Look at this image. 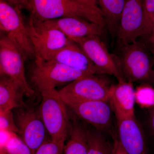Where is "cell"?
I'll list each match as a JSON object with an SVG mask.
<instances>
[{
  "label": "cell",
  "mask_w": 154,
  "mask_h": 154,
  "mask_svg": "<svg viewBox=\"0 0 154 154\" xmlns=\"http://www.w3.org/2000/svg\"><path fill=\"white\" fill-rule=\"evenodd\" d=\"M30 16L44 21L66 17H76L106 26L102 14L86 7L77 0H29Z\"/></svg>",
  "instance_id": "6da1fadb"
},
{
  "label": "cell",
  "mask_w": 154,
  "mask_h": 154,
  "mask_svg": "<svg viewBox=\"0 0 154 154\" xmlns=\"http://www.w3.org/2000/svg\"><path fill=\"white\" fill-rule=\"evenodd\" d=\"M28 81L33 90L43 91L63 85L90 75L69 67L55 61L44 60L34 58L28 70Z\"/></svg>",
  "instance_id": "7a4b0ae2"
},
{
  "label": "cell",
  "mask_w": 154,
  "mask_h": 154,
  "mask_svg": "<svg viewBox=\"0 0 154 154\" xmlns=\"http://www.w3.org/2000/svg\"><path fill=\"white\" fill-rule=\"evenodd\" d=\"M42 101L38 113L51 139L64 142L71 128L66 104L55 89L40 93Z\"/></svg>",
  "instance_id": "3957f363"
},
{
  "label": "cell",
  "mask_w": 154,
  "mask_h": 154,
  "mask_svg": "<svg viewBox=\"0 0 154 154\" xmlns=\"http://www.w3.org/2000/svg\"><path fill=\"white\" fill-rule=\"evenodd\" d=\"M112 85L104 77L90 74L68 84L58 92L69 106L82 101H110Z\"/></svg>",
  "instance_id": "277c9868"
},
{
  "label": "cell",
  "mask_w": 154,
  "mask_h": 154,
  "mask_svg": "<svg viewBox=\"0 0 154 154\" xmlns=\"http://www.w3.org/2000/svg\"><path fill=\"white\" fill-rule=\"evenodd\" d=\"M27 27L35 58L38 59L51 60L58 51L71 42L60 30L31 16Z\"/></svg>",
  "instance_id": "5b68a950"
},
{
  "label": "cell",
  "mask_w": 154,
  "mask_h": 154,
  "mask_svg": "<svg viewBox=\"0 0 154 154\" xmlns=\"http://www.w3.org/2000/svg\"><path fill=\"white\" fill-rule=\"evenodd\" d=\"M0 30L21 51L26 59L35 58L32 43L21 9L0 1Z\"/></svg>",
  "instance_id": "8992f818"
},
{
  "label": "cell",
  "mask_w": 154,
  "mask_h": 154,
  "mask_svg": "<svg viewBox=\"0 0 154 154\" xmlns=\"http://www.w3.org/2000/svg\"><path fill=\"white\" fill-rule=\"evenodd\" d=\"M116 57L122 74L127 82H150L153 74L152 62L145 47L137 41L121 47Z\"/></svg>",
  "instance_id": "52a82bcc"
},
{
  "label": "cell",
  "mask_w": 154,
  "mask_h": 154,
  "mask_svg": "<svg viewBox=\"0 0 154 154\" xmlns=\"http://www.w3.org/2000/svg\"><path fill=\"white\" fill-rule=\"evenodd\" d=\"M27 59L21 51L6 35L0 38V75L10 78L25 91V95L33 97L36 91L31 88L25 75V62Z\"/></svg>",
  "instance_id": "ba28073f"
},
{
  "label": "cell",
  "mask_w": 154,
  "mask_h": 154,
  "mask_svg": "<svg viewBox=\"0 0 154 154\" xmlns=\"http://www.w3.org/2000/svg\"><path fill=\"white\" fill-rule=\"evenodd\" d=\"M71 40L78 44L88 55L94 63L97 74L113 75L118 82L126 81L119 66L117 58L109 53L100 36L91 35Z\"/></svg>",
  "instance_id": "9c48e42d"
},
{
  "label": "cell",
  "mask_w": 154,
  "mask_h": 154,
  "mask_svg": "<svg viewBox=\"0 0 154 154\" xmlns=\"http://www.w3.org/2000/svg\"><path fill=\"white\" fill-rule=\"evenodd\" d=\"M13 111L18 135L34 154L47 141L46 135L48 134L38 110L27 106L14 109Z\"/></svg>",
  "instance_id": "30bf717a"
},
{
  "label": "cell",
  "mask_w": 154,
  "mask_h": 154,
  "mask_svg": "<svg viewBox=\"0 0 154 154\" xmlns=\"http://www.w3.org/2000/svg\"><path fill=\"white\" fill-rule=\"evenodd\" d=\"M143 0H125L117 32L119 47L137 41L143 36Z\"/></svg>",
  "instance_id": "8fae6325"
},
{
  "label": "cell",
  "mask_w": 154,
  "mask_h": 154,
  "mask_svg": "<svg viewBox=\"0 0 154 154\" xmlns=\"http://www.w3.org/2000/svg\"><path fill=\"white\" fill-rule=\"evenodd\" d=\"M68 107L77 118L105 133L108 132L112 125V105L110 101H82Z\"/></svg>",
  "instance_id": "7c38bea8"
},
{
  "label": "cell",
  "mask_w": 154,
  "mask_h": 154,
  "mask_svg": "<svg viewBox=\"0 0 154 154\" xmlns=\"http://www.w3.org/2000/svg\"><path fill=\"white\" fill-rule=\"evenodd\" d=\"M119 141L128 154H148L143 130L136 117L116 118Z\"/></svg>",
  "instance_id": "4fadbf2b"
},
{
  "label": "cell",
  "mask_w": 154,
  "mask_h": 154,
  "mask_svg": "<svg viewBox=\"0 0 154 154\" xmlns=\"http://www.w3.org/2000/svg\"><path fill=\"white\" fill-rule=\"evenodd\" d=\"M48 26L60 30L70 40L91 35L101 36L103 29L100 25L76 17H66L43 21Z\"/></svg>",
  "instance_id": "5bb4252c"
},
{
  "label": "cell",
  "mask_w": 154,
  "mask_h": 154,
  "mask_svg": "<svg viewBox=\"0 0 154 154\" xmlns=\"http://www.w3.org/2000/svg\"><path fill=\"white\" fill-rule=\"evenodd\" d=\"M110 102L116 118L135 117V91L132 83L121 81L113 85Z\"/></svg>",
  "instance_id": "9a60e30c"
},
{
  "label": "cell",
  "mask_w": 154,
  "mask_h": 154,
  "mask_svg": "<svg viewBox=\"0 0 154 154\" xmlns=\"http://www.w3.org/2000/svg\"><path fill=\"white\" fill-rule=\"evenodd\" d=\"M51 60L89 74H97L94 63L83 49L72 41L58 51Z\"/></svg>",
  "instance_id": "2e32d148"
},
{
  "label": "cell",
  "mask_w": 154,
  "mask_h": 154,
  "mask_svg": "<svg viewBox=\"0 0 154 154\" xmlns=\"http://www.w3.org/2000/svg\"><path fill=\"white\" fill-rule=\"evenodd\" d=\"M25 92L19 85L8 77L0 79V112L27 105L23 100Z\"/></svg>",
  "instance_id": "e0dca14e"
},
{
  "label": "cell",
  "mask_w": 154,
  "mask_h": 154,
  "mask_svg": "<svg viewBox=\"0 0 154 154\" xmlns=\"http://www.w3.org/2000/svg\"><path fill=\"white\" fill-rule=\"evenodd\" d=\"M69 140L64 154H88V128L72 119Z\"/></svg>",
  "instance_id": "ac0fdd59"
},
{
  "label": "cell",
  "mask_w": 154,
  "mask_h": 154,
  "mask_svg": "<svg viewBox=\"0 0 154 154\" xmlns=\"http://www.w3.org/2000/svg\"><path fill=\"white\" fill-rule=\"evenodd\" d=\"M97 2L111 35H117L125 0H97Z\"/></svg>",
  "instance_id": "d6986e66"
},
{
  "label": "cell",
  "mask_w": 154,
  "mask_h": 154,
  "mask_svg": "<svg viewBox=\"0 0 154 154\" xmlns=\"http://www.w3.org/2000/svg\"><path fill=\"white\" fill-rule=\"evenodd\" d=\"M88 144L87 154H113V143L95 128H88Z\"/></svg>",
  "instance_id": "ffe728a7"
},
{
  "label": "cell",
  "mask_w": 154,
  "mask_h": 154,
  "mask_svg": "<svg viewBox=\"0 0 154 154\" xmlns=\"http://www.w3.org/2000/svg\"><path fill=\"white\" fill-rule=\"evenodd\" d=\"M0 154H34L31 149L16 134L5 145L0 146Z\"/></svg>",
  "instance_id": "44dd1931"
},
{
  "label": "cell",
  "mask_w": 154,
  "mask_h": 154,
  "mask_svg": "<svg viewBox=\"0 0 154 154\" xmlns=\"http://www.w3.org/2000/svg\"><path fill=\"white\" fill-rule=\"evenodd\" d=\"M136 102L143 107L154 106V90L148 86H141L135 91Z\"/></svg>",
  "instance_id": "7402d4cb"
},
{
  "label": "cell",
  "mask_w": 154,
  "mask_h": 154,
  "mask_svg": "<svg viewBox=\"0 0 154 154\" xmlns=\"http://www.w3.org/2000/svg\"><path fill=\"white\" fill-rule=\"evenodd\" d=\"M143 36H151L154 16V0H143Z\"/></svg>",
  "instance_id": "603a6c76"
},
{
  "label": "cell",
  "mask_w": 154,
  "mask_h": 154,
  "mask_svg": "<svg viewBox=\"0 0 154 154\" xmlns=\"http://www.w3.org/2000/svg\"><path fill=\"white\" fill-rule=\"evenodd\" d=\"M65 143L51 140L43 143L34 154H63Z\"/></svg>",
  "instance_id": "cb8c5ba5"
},
{
  "label": "cell",
  "mask_w": 154,
  "mask_h": 154,
  "mask_svg": "<svg viewBox=\"0 0 154 154\" xmlns=\"http://www.w3.org/2000/svg\"><path fill=\"white\" fill-rule=\"evenodd\" d=\"M0 130L11 131L18 134V129L13 110L0 112Z\"/></svg>",
  "instance_id": "d4e9b609"
},
{
  "label": "cell",
  "mask_w": 154,
  "mask_h": 154,
  "mask_svg": "<svg viewBox=\"0 0 154 154\" xmlns=\"http://www.w3.org/2000/svg\"><path fill=\"white\" fill-rule=\"evenodd\" d=\"M89 8L92 9L102 14V11L98 6L97 0H77ZM103 15V14H102Z\"/></svg>",
  "instance_id": "484cf974"
},
{
  "label": "cell",
  "mask_w": 154,
  "mask_h": 154,
  "mask_svg": "<svg viewBox=\"0 0 154 154\" xmlns=\"http://www.w3.org/2000/svg\"><path fill=\"white\" fill-rule=\"evenodd\" d=\"M0 1L8 3L20 9L23 8L28 9L29 3V0H0Z\"/></svg>",
  "instance_id": "4316f807"
},
{
  "label": "cell",
  "mask_w": 154,
  "mask_h": 154,
  "mask_svg": "<svg viewBox=\"0 0 154 154\" xmlns=\"http://www.w3.org/2000/svg\"><path fill=\"white\" fill-rule=\"evenodd\" d=\"M113 154H128L122 148L117 137H113Z\"/></svg>",
  "instance_id": "83f0119b"
},
{
  "label": "cell",
  "mask_w": 154,
  "mask_h": 154,
  "mask_svg": "<svg viewBox=\"0 0 154 154\" xmlns=\"http://www.w3.org/2000/svg\"><path fill=\"white\" fill-rule=\"evenodd\" d=\"M150 134L154 140V106L151 108L148 119Z\"/></svg>",
  "instance_id": "f1b7e54d"
},
{
  "label": "cell",
  "mask_w": 154,
  "mask_h": 154,
  "mask_svg": "<svg viewBox=\"0 0 154 154\" xmlns=\"http://www.w3.org/2000/svg\"><path fill=\"white\" fill-rule=\"evenodd\" d=\"M151 39L152 42L154 46V16L153 20L152 30V33L151 36Z\"/></svg>",
  "instance_id": "f546056e"
},
{
  "label": "cell",
  "mask_w": 154,
  "mask_h": 154,
  "mask_svg": "<svg viewBox=\"0 0 154 154\" xmlns=\"http://www.w3.org/2000/svg\"><path fill=\"white\" fill-rule=\"evenodd\" d=\"M151 82L153 83L154 84V70L153 74L152 77V78L151 79Z\"/></svg>",
  "instance_id": "4dcf8cb0"
}]
</instances>
